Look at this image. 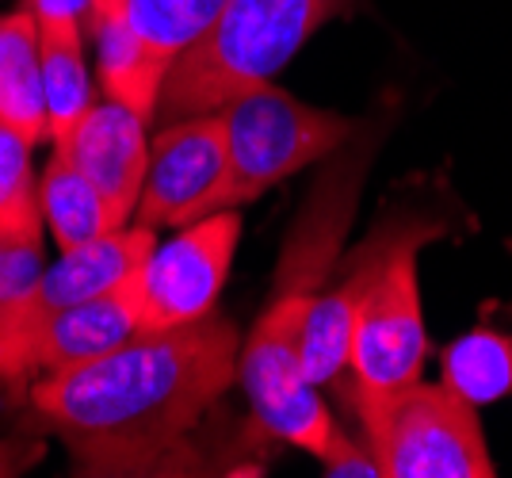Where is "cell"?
I'll return each mask as SVG.
<instances>
[{
    "label": "cell",
    "mask_w": 512,
    "mask_h": 478,
    "mask_svg": "<svg viewBox=\"0 0 512 478\" xmlns=\"http://www.w3.org/2000/svg\"><path fill=\"white\" fill-rule=\"evenodd\" d=\"M237 241L241 215L234 207L180 226L176 238L157 241L138 276L142 329H176L211 318L230 276Z\"/></svg>",
    "instance_id": "7"
},
{
    "label": "cell",
    "mask_w": 512,
    "mask_h": 478,
    "mask_svg": "<svg viewBox=\"0 0 512 478\" xmlns=\"http://www.w3.org/2000/svg\"><path fill=\"white\" fill-rule=\"evenodd\" d=\"M0 115L27 134V142L50 138L43 100V58H39V27L12 8L0 12Z\"/></svg>",
    "instance_id": "14"
},
{
    "label": "cell",
    "mask_w": 512,
    "mask_h": 478,
    "mask_svg": "<svg viewBox=\"0 0 512 478\" xmlns=\"http://www.w3.org/2000/svg\"><path fill=\"white\" fill-rule=\"evenodd\" d=\"M153 245H157V230L138 226V222L130 226L127 222L119 230H107L104 238H92L85 245H77V249H62V257L43 268L39 291L31 299L27 333L39 326L46 314H54L62 306L85 303V299H96V295H107V291H115L123 283L138 280L146 261H150Z\"/></svg>",
    "instance_id": "12"
},
{
    "label": "cell",
    "mask_w": 512,
    "mask_h": 478,
    "mask_svg": "<svg viewBox=\"0 0 512 478\" xmlns=\"http://www.w3.org/2000/svg\"><path fill=\"white\" fill-rule=\"evenodd\" d=\"M43 211L39 196L27 192L0 207V383L23 387V337L31 299L43 280Z\"/></svg>",
    "instance_id": "13"
},
{
    "label": "cell",
    "mask_w": 512,
    "mask_h": 478,
    "mask_svg": "<svg viewBox=\"0 0 512 478\" xmlns=\"http://www.w3.org/2000/svg\"><path fill=\"white\" fill-rule=\"evenodd\" d=\"M146 134H150V119L104 96L81 115V123L65 134V142L54 146L100 188L119 226H127L134 218V207L142 196V180L150 165Z\"/></svg>",
    "instance_id": "10"
},
{
    "label": "cell",
    "mask_w": 512,
    "mask_h": 478,
    "mask_svg": "<svg viewBox=\"0 0 512 478\" xmlns=\"http://www.w3.org/2000/svg\"><path fill=\"white\" fill-rule=\"evenodd\" d=\"M314 459H318L321 471L329 478H383L379 475V459L371 452V444L348 436L344 429H337V425H333L325 448H321Z\"/></svg>",
    "instance_id": "20"
},
{
    "label": "cell",
    "mask_w": 512,
    "mask_h": 478,
    "mask_svg": "<svg viewBox=\"0 0 512 478\" xmlns=\"http://www.w3.org/2000/svg\"><path fill=\"white\" fill-rule=\"evenodd\" d=\"M35 192V176H31V142L20 127H12L0 115V207L16 203L20 196Z\"/></svg>",
    "instance_id": "19"
},
{
    "label": "cell",
    "mask_w": 512,
    "mask_h": 478,
    "mask_svg": "<svg viewBox=\"0 0 512 478\" xmlns=\"http://www.w3.org/2000/svg\"><path fill=\"white\" fill-rule=\"evenodd\" d=\"M363 440L383 478H493L478 406L448 383H406L371 391L352 383Z\"/></svg>",
    "instance_id": "3"
},
{
    "label": "cell",
    "mask_w": 512,
    "mask_h": 478,
    "mask_svg": "<svg viewBox=\"0 0 512 478\" xmlns=\"http://www.w3.org/2000/svg\"><path fill=\"white\" fill-rule=\"evenodd\" d=\"M43 459L39 444H16V440H0V478L23 475L27 467H35Z\"/></svg>",
    "instance_id": "22"
},
{
    "label": "cell",
    "mask_w": 512,
    "mask_h": 478,
    "mask_svg": "<svg viewBox=\"0 0 512 478\" xmlns=\"http://www.w3.org/2000/svg\"><path fill=\"white\" fill-rule=\"evenodd\" d=\"M352 0H226L214 27L172 62L157 119L176 123L218 111L237 88L272 81L321 23Z\"/></svg>",
    "instance_id": "2"
},
{
    "label": "cell",
    "mask_w": 512,
    "mask_h": 478,
    "mask_svg": "<svg viewBox=\"0 0 512 478\" xmlns=\"http://www.w3.org/2000/svg\"><path fill=\"white\" fill-rule=\"evenodd\" d=\"M448 226L436 218L402 215L386 218L379 230H371V238L363 241L356 253L344 257V272L333 287L318 291V299L310 306L306 318V337H302V371L314 387H325L333 379H341L348 368V348H352V329L360 318L363 303L371 295V287L379 283L386 261L402 249V245H428V241L444 238Z\"/></svg>",
    "instance_id": "8"
},
{
    "label": "cell",
    "mask_w": 512,
    "mask_h": 478,
    "mask_svg": "<svg viewBox=\"0 0 512 478\" xmlns=\"http://www.w3.org/2000/svg\"><path fill=\"white\" fill-rule=\"evenodd\" d=\"M35 27H39V58H43L46 131L58 146L96 104L85 62V27L81 23H35Z\"/></svg>",
    "instance_id": "16"
},
{
    "label": "cell",
    "mask_w": 512,
    "mask_h": 478,
    "mask_svg": "<svg viewBox=\"0 0 512 478\" xmlns=\"http://www.w3.org/2000/svg\"><path fill=\"white\" fill-rule=\"evenodd\" d=\"M314 299V291L272 287L249 345L237 356V379L249 394L256 425L310 456H318L333 433V413L302 371V337Z\"/></svg>",
    "instance_id": "5"
},
{
    "label": "cell",
    "mask_w": 512,
    "mask_h": 478,
    "mask_svg": "<svg viewBox=\"0 0 512 478\" xmlns=\"http://www.w3.org/2000/svg\"><path fill=\"white\" fill-rule=\"evenodd\" d=\"M230 188V146L218 111L161 123L150 142V165L134 207L138 226H192L199 218L226 211Z\"/></svg>",
    "instance_id": "6"
},
{
    "label": "cell",
    "mask_w": 512,
    "mask_h": 478,
    "mask_svg": "<svg viewBox=\"0 0 512 478\" xmlns=\"http://www.w3.org/2000/svg\"><path fill=\"white\" fill-rule=\"evenodd\" d=\"M16 8H23L35 23H88L92 0H20Z\"/></svg>",
    "instance_id": "21"
},
{
    "label": "cell",
    "mask_w": 512,
    "mask_h": 478,
    "mask_svg": "<svg viewBox=\"0 0 512 478\" xmlns=\"http://www.w3.org/2000/svg\"><path fill=\"white\" fill-rule=\"evenodd\" d=\"M237 329L203 318L142 329L104 356L31 383V406L81 475H146L180 448L237 379Z\"/></svg>",
    "instance_id": "1"
},
{
    "label": "cell",
    "mask_w": 512,
    "mask_h": 478,
    "mask_svg": "<svg viewBox=\"0 0 512 478\" xmlns=\"http://www.w3.org/2000/svg\"><path fill=\"white\" fill-rule=\"evenodd\" d=\"M35 196L58 249H77L92 238H104L107 230H119L100 188L58 150L50 153L43 176L35 180Z\"/></svg>",
    "instance_id": "15"
},
{
    "label": "cell",
    "mask_w": 512,
    "mask_h": 478,
    "mask_svg": "<svg viewBox=\"0 0 512 478\" xmlns=\"http://www.w3.org/2000/svg\"><path fill=\"white\" fill-rule=\"evenodd\" d=\"M138 333H142V295L138 280H130L107 295L46 314L23 341V375L35 379V375L69 371L127 345Z\"/></svg>",
    "instance_id": "11"
},
{
    "label": "cell",
    "mask_w": 512,
    "mask_h": 478,
    "mask_svg": "<svg viewBox=\"0 0 512 478\" xmlns=\"http://www.w3.org/2000/svg\"><path fill=\"white\" fill-rule=\"evenodd\" d=\"M444 383L474 406L512 394V337L493 326L459 337L444 352Z\"/></svg>",
    "instance_id": "17"
},
{
    "label": "cell",
    "mask_w": 512,
    "mask_h": 478,
    "mask_svg": "<svg viewBox=\"0 0 512 478\" xmlns=\"http://www.w3.org/2000/svg\"><path fill=\"white\" fill-rule=\"evenodd\" d=\"M417 249L421 245H402L386 261L383 276L371 287L356 318L348 368L360 387L394 391V387L421 379L428 337L425 314H421V287H417Z\"/></svg>",
    "instance_id": "9"
},
{
    "label": "cell",
    "mask_w": 512,
    "mask_h": 478,
    "mask_svg": "<svg viewBox=\"0 0 512 478\" xmlns=\"http://www.w3.org/2000/svg\"><path fill=\"white\" fill-rule=\"evenodd\" d=\"M222 8L226 0H127V20L138 39L172 66L211 31Z\"/></svg>",
    "instance_id": "18"
},
{
    "label": "cell",
    "mask_w": 512,
    "mask_h": 478,
    "mask_svg": "<svg viewBox=\"0 0 512 478\" xmlns=\"http://www.w3.org/2000/svg\"><path fill=\"white\" fill-rule=\"evenodd\" d=\"M230 146V188L226 211L253 203L279 180L318 165L356 131L352 119L337 111L310 108L299 96L283 92L272 81L237 88L218 108Z\"/></svg>",
    "instance_id": "4"
}]
</instances>
